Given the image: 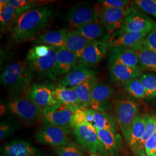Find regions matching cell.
Wrapping results in <instances>:
<instances>
[{"instance_id":"1","label":"cell","mask_w":156,"mask_h":156,"mask_svg":"<svg viewBox=\"0 0 156 156\" xmlns=\"http://www.w3.org/2000/svg\"><path fill=\"white\" fill-rule=\"evenodd\" d=\"M53 12L49 5L37 6L24 12L11 29L12 38L17 42L33 38L44 28Z\"/></svg>"},{"instance_id":"2","label":"cell","mask_w":156,"mask_h":156,"mask_svg":"<svg viewBox=\"0 0 156 156\" xmlns=\"http://www.w3.org/2000/svg\"><path fill=\"white\" fill-rule=\"evenodd\" d=\"M32 72L28 62L17 61L8 65L1 75V82L11 91L27 92L31 89Z\"/></svg>"},{"instance_id":"3","label":"cell","mask_w":156,"mask_h":156,"mask_svg":"<svg viewBox=\"0 0 156 156\" xmlns=\"http://www.w3.org/2000/svg\"><path fill=\"white\" fill-rule=\"evenodd\" d=\"M138 104L129 98H122L117 101L115 106L117 124L128 144L131 138L133 123L138 115Z\"/></svg>"},{"instance_id":"4","label":"cell","mask_w":156,"mask_h":156,"mask_svg":"<svg viewBox=\"0 0 156 156\" xmlns=\"http://www.w3.org/2000/svg\"><path fill=\"white\" fill-rule=\"evenodd\" d=\"M155 22L133 6L127 9L123 23L117 34L133 33H149L154 27Z\"/></svg>"},{"instance_id":"5","label":"cell","mask_w":156,"mask_h":156,"mask_svg":"<svg viewBox=\"0 0 156 156\" xmlns=\"http://www.w3.org/2000/svg\"><path fill=\"white\" fill-rule=\"evenodd\" d=\"M8 110L24 123L34 124L42 121L43 109L28 98H17L8 103Z\"/></svg>"},{"instance_id":"6","label":"cell","mask_w":156,"mask_h":156,"mask_svg":"<svg viewBox=\"0 0 156 156\" xmlns=\"http://www.w3.org/2000/svg\"><path fill=\"white\" fill-rule=\"evenodd\" d=\"M98 19L97 8L89 3H82L73 6L68 11L66 21L69 28L76 30Z\"/></svg>"},{"instance_id":"7","label":"cell","mask_w":156,"mask_h":156,"mask_svg":"<svg viewBox=\"0 0 156 156\" xmlns=\"http://www.w3.org/2000/svg\"><path fill=\"white\" fill-rule=\"evenodd\" d=\"M74 110L62 104L47 107L43 109L42 122L45 125L54 126L69 130Z\"/></svg>"},{"instance_id":"8","label":"cell","mask_w":156,"mask_h":156,"mask_svg":"<svg viewBox=\"0 0 156 156\" xmlns=\"http://www.w3.org/2000/svg\"><path fill=\"white\" fill-rule=\"evenodd\" d=\"M68 132L69 130L62 127L45 125L35 135V138L38 144L57 148L68 145L71 142L68 138Z\"/></svg>"},{"instance_id":"9","label":"cell","mask_w":156,"mask_h":156,"mask_svg":"<svg viewBox=\"0 0 156 156\" xmlns=\"http://www.w3.org/2000/svg\"><path fill=\"white\" fill-rule=\"evenodd\" d=\"M58 48L50 46V50L47 55L28 61L32 73L39 78H49L53 80L56 68L57 51Z\"/></svg>"},{"instance_id":"10","label":"cell","mask_w":156,"mask_h":156,"mask_svg":"<svg viewBox=\"0 0 156 156\" xmlns=\"http://www.w3.org/2000/svg\"><path fill=\"white\" fill-rule=\"evenodd\" d=\"M73 135L79 145L91 153H98L100 140L97 131L91 124L80 125L73 128Z\"/></svg>"},{"instance_id":"11","label":"cell","mask_w":156,"mask_h":156,"mask_svg":"<svg viewBox=\"0 0 156 156\" xmlns=\"http://www.w3.org/2000/svg\"><path fill=\"white\" fill-rule=\"evenodd\" d=\"M100 140L98 153L106 156H119L122 151L120 135L106 129L96 128Z\"/></svg>"},{"instance_id":"12","label":"cell","mask_w":156,"mask_h":156,"mask_svg":"<svg viewBox=\"0 0 156 156\" xmlns=\"http://www.w3.org/2000/svg\"><path fill=\"white\" fill-rule=\"evenodd\" d=\"M95 72L91 66L78 64L70 73L59 80V86L73 88L95 78Z\"/></svg>"},{"instance_id":"13","label":"cell","mask_w":156,"mask_h":156,"mask_svg":"<svg viewBox=\"0 0 156 156\" xmlns=\"http://www.w3.org/2000/svg\"><path fill=\"white\" fill-rule=\"evenodd\" d=\"M97 8L98 19L109 33L112 34L122 27L127 9H116L101 6Z\"/></svg>"},{"instance_id":"14","label":"cell","mask_w":156,"mask_h":156,"mask_svg":"<svg viewBox=\"0 0 156 156\" xmlns=\"http://www.w3.org/2000/svg\"><path fill=\"white\" fill-rule=\"evenodd\" d=\"M111 43L93 41L84 50L79 58V64L92 66L100 62L111 48Z\"/></svg>"},{"instance_id":"15","label":"cell","mask_w":156,"mask_h":156,"mask_svg":"<svg viewBox=\"0 0 156 156\" xmlns=\"http://www.w3.org/2000/svg\"><path fill=\"white\" fill-rule=\"evenodd\" d=\"M115 94V90L109 85L97 81L91 91V109L106 112L109 106V101Z\"/></svg>"},{"instance_id":"16","label":"cell","mask_w":156,"mask_h":156,"mask_svg":"<svg viewBox=\"0 0 156 156\" xmlns=\"http://www.w3.org/2000/svg\"><path fill=\"white\" fill-rule=\"evenodd\" d=\"M53 88L42 84H34L28 92V99L44 109L59 104L53 97Z\"/></svg>"},{"instance_id":"17","label":"cell","mask_w":156,"mask_h":156,"mask_svg":"<svg viewBox=\"0 0 156 156\" xmlns=\"http://www.w3.org/2000/svg\"><path fill=\"white\" fill-rule=\"evenodd\" d=\"M113 63L122 64L141 71L138 57L135 51L129 48L121 46L111 47L109 51V64Z\"/></svg>"},{"instance_id":"18","label":"cell","mask_w":156,"mask_h":156,"mask_svg":"<svg viewBox=\"0 0 156 156\" xmlns=\"http://www.w3.org/2000/svg\"><path fill=\"white\" fill-rule=\"evenodd\" d=\"M79 64V57L68 50L64 46L59 48L57 51L55 71L53 80L60 75H66L70 73Z\"/></svg>"},{"instance_id":"19","label":"cell","mask_w":156,"mask_h":156,"mask_svg":"<svg viewBox=\"0 0 156 156\" xmlns=\"http://www.w3.org/2000/svg\"><path fill=\"white\" fill-rule=\"evenodd\" d=\"M2 152L5 156H42V153L31 142L15 140L3 146Z\"/></svg>"},{"instance_id":"20","label":"cell","mask_w":156,"mask_h":156,"mask_svg":"<svg viewBox=\"0 0 156 156\" xmlns=\"http://www.w3.org/2000/svg\"><path fill=\"white\" fill-rule=\"evenodd\" d=\"M79 33L91 41L109 42L111 35L102 25L99 19L89 23L77 28Z\"/></svg>"},{"instance_id":"21","label":"cell","mask_w":156,"mask_h":156,"mask_svg":"<svg viewBox=\"0 0 156 156\" xmlns=\"http://www.w3.org/2000/svg\"><path fill=\"white\" fill-rule=\"evenodd\" d=\"M28 11L16 8L9 4V0L0 1V23L1 30L11 29L18 19Z\"/></svg>"},{"instance_id":"22","label":"cell","mask_w":156,"mask_h":156,"mask_svg":"<svg viewBox=\"0 0 156 156\" xmlns=\"http://www.w3.org/2000/svg\"><path fill=\"white\" fill-rule=\"evenodd\" d=\"M109 73L113 82L122 83L139 78L142 71L122 64L113 63L109 65Z\"/></svg>"},{"instance_id":"23","label":"cell","mask_w":156,"mask_h":156,"mask_svg":"<svg viewBox=\"0 0 156 156\" xmlns=\"http://www.w3.org/2000/svg\"><path fill=\"white\" fill-rule=\"evenodd\" d=\"M131 49L138 57L142 71H147L156 73V52L146 47L143 41Z\"/></svg>"},{"instance_id":"24","label":"cell","mask_w":156,"mask_h":156,"mask_svg":"<svg viewBox=\"0 0 156 156\" xmlns=\"http://www.w3.org/2000/svg\"><path fill=\"white\" fill-rule=\"evenodd\" d=\"M93 41L87 39L77 30L67 31L64 47L79 57L86 48Z\"/></svg>"},{"instance_id":"25","label":"cell","mask_w":156,"mask_h":156,"mask_svg":"<svg viewBox=\"0 0 156 156\" xmlns=\"http://www.w3.org/2000/svg\"><path fill=\"white\" fill-rule=\"evenodd\" d=\"M53 97L59 104L70 107L74 111L82 107L75 91L71 88L59 86L53 89Z\"/></svg>"},{"instance_id":"26","label":"cell","mask_w":156,"mask_h":156,"mask_svg":"<svg viewBox=\"0 0 156 156\" xmlns=\"http://www.w3.org/2000/svg\"><path fill=\"white\" fill-rule=\"evenodd\" d=\"M146 121V114L144 115H138L133 123L131 138L128 144L134 152V155L137 151L140 141L145 134Z\"/></svg>"},{"instance_id":"27","label":"cell","mask_w":156,"mask_h":156,"mask_svg":"<svg viewBox=\"0 0 156 156\" xmlns=\"http://www.w3.org/2000/svg\"><path fill=\"white\" fill-rule=\"evenodd\" d=\"M94 116L93 126L100 129H106L117 133L116 120L106 112L97 111L93 109Z\"/></svg>"},{"instance_id":"28","label":"cell","mask_w":156,"mask_h":156,"mask_svg":"<svg viewBox=\"0 0 156 156\" xmlns=\"http://www.w3.org/2000/svg\"><path fill=\"white\" fill-rule=\"evenodd\" d=\"M67 31L66 29H62L44 34L37 39V43L57 48L64 47L66 44Z\"/></svg>"},{"instance_id":"29","label":"cell","mask_w":156,"mask_h":156,"mask_svg":"<svg viewBox=\"0 0 156 156\" xmlns=\"http://www.w3.org/2000/svg\"><path fill=\"white\" fill-rule=\"evenodd\" d=\"M97 81V79L95 77L79 86L71 88L76 93L82 107L86 108L91 105V91Z\"/></svg>"},{"instance_id":"30","label":"cell","mask_w":156,"mask_h":156,"mask_svg":"<svg viewBox=\"0 0 156 156\" xmlns=\"http://www.w3.org/2000/svg\"><path fill=\"white\" fill-rule=\"evenodd\" d=\"M148 34L147 33H129L120 34L117 39L111 41L112 47L121 46L132 48L144 41Z\"/></svg>"},{"instance_id":"31","label":"cell","mask_w":156,"mask_h":156,"mask_svg":"<svg viewBox=\"0 0 156 156\" xmlns=\"http://www.w3.org/2000/svg\"><path fill=\"white\" fill-rule=\"evenodd\" d=\"M146 116L145 134L140 141L135 156H146L145 151V144L156 131V115L146 114Z\"/></svg>"},{"instance_id":"32","label":"cell","mask_w":156,"mask_h":156,"mask_svg":"<svg viewBox=\"0 0 156 156\" xmlns=\"http://www.w3.org/2000/svg\"><path fill=\"white\" fill-rule=\"evenodd\" d=\"M126 91L135 99L148 98V93L145 86L138 78L122 83Z\"/></svg>"},{"instance_id":"33","label":"cell","mask_w":156,"mask_h":156,"mask_svg":"<svg viewBox=\"0 0 156 156\" xmlns=\"http://www.w3.org/2000/svg\"><path fill=\"white\" fill-rule=\"evenodd\" d=\"M148 93V98H156V74L142 73L138 78Z\"/></svg>"},{"instance_id":"34","label":"cell","mask_w":156,"mask_h":156,"mask_svg":"<svg viewBox=\"0 0 156 156\" xmlns=\"http://www.w3.org/2000/svg\"><path fill=\"white\" fill-rule=\"evenodd\" d=\"M132 4L135 8L156 19V0H135L132 1Z\"/></svg>"},{"instance_id":"35","label":"cell","mask_w":156,"mask_h":156,"mask_svg":"<svg viewBox=\"0 0 156 156\" xmlns=\"http://www.w3.org/2000/svg\"><path fill=\"white\" fill-rule=\"evenodd\" d=\"M17 127V122L14 119H8L1 122L0 125V140H5L13 134Z\"/></svg>"},{"instance_id":"36","label":"cell","mask_w":156,"mask_h":156,"mask_svg":"<svg viewBox=\"0 0 156 156\" xmlns=\"http://www.w3.org/2000/svg\"><path fill=\"white\" fill-rule=\"evenodd\" d=\"M56 152L58 156H84L83 151L73 142H70L66 146L56 148Z\"/></svg>"},{"instance_id":"37","label":"cell","mask_w":156,"mask_h":156,"mask_svg":"<svg viewBox=\"0 0 156 156\" xmlns=\"http://www.w3.org/2000/svg\"><path fill=\"white\" fill-rule=\"evenodd\" d=\"M85 124H89L87 122V109L80 107L73 112L71 120V128H74L76 126Z\"/></svg>"},{"instance_id":"38","label":"cell","mask_w":156,"mask_h":156,"mask_svg":"<svg viewBox=\"0 0 156 156\" xmlns=\"http://www.w3.org/2000/svg\"><path fill=\"white\" fill-rule=\"evenodd\" d=\"M50 49V46L38 45L32 48L28 52L27 56V62L44 56L48 53Z\"/></svg>"},{"instance_id":"39","label":"cell","mask_w":156,"mask_h":156,"mask_svg":"<svg viewBox=\"0 0 156 156\" xmlns=\"http://www.w3.org/2000/svg\"><path fill=\"white\" fill-rule=\"evenodd\" d=\"M129 1L127 0H101L98 3L107 8L116 9H127Z\"/></svg>"},{"instance_id":"40","label":"cell","mask_w":156,"mask_h":156,"mask_svg":"<svg viewBox=\"0 0 156 156\" xmlns=\"http://www.w3.org/2000/svg\"><path fill=\"white\" fill-rule=\"evenodd\" d=\"M10 5L20 9H25L29 10L39 4V1H30V0H9Z\"/></svg>"},{"instance_id":"41","label":"cell","mask_w":156,"mask_h":156,"mask_svg":"<svg viewBox=\"0 0 156 156\" xmlns=\"http://www.w3.org/2000/svg\"><path fill=\"white\" fill-rule=\"evenodd\" d=\"M143 42L149 49L156 52V22L152 30L147 34Z\"/></svg>"},{"instance_id":"42","label":"cell","mask_w":156,"mask_h":156,"mask_svg":"<svg viewBox=\"0 0 156 156\" xmlns=\"http://www.w3.org/2000/svg\"><path fill=\"white\" fill-rule=\"evenodd\" d=\"M145 151L146 156L156 154V131L146 142L145 144Z\"/></svg>"},{"instance_id":"43","label":"cell","mask_w":156,"mask_h":156,"mask_svg":"<svg viewBox=\"0 0 156 156\" xmlns=\"http://www.w3.org/2000/svg\"><path fill=\"white\" fill-rule=\"evenodd\" d=\"M90 156H101V154H97V153H91Z\"/></svg>"},{"instance_id":"44","label":"cell","mask_w":156,"mask_h":156,"mask_svg":"<svg viewBox=\"0 0 156 156\" xmlns=\"http://www.w3.org/2000/svg\"><path fill=\"white\" fill-rule=\"evenodd\" d=\"M156 156V154H154V155H152V156Z\"/></svg>"}]
</instances>
